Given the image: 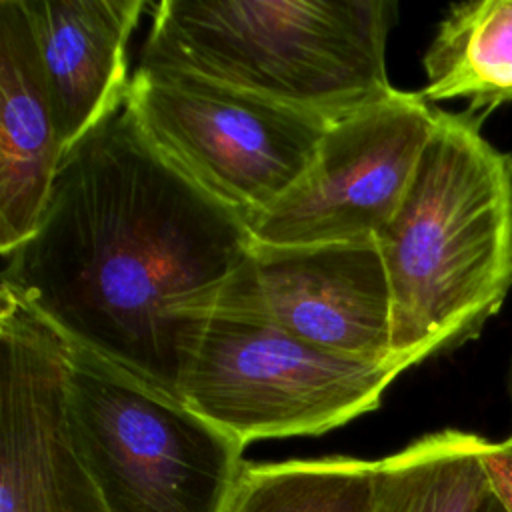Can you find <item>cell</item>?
<instances>
[{"label":"cell","instance_id":"e0dca14e","mask_svg":"<svg viewBox=\"0 0 512 512\" xmlns=\"http://www.w3.org/2000/svg\"><path fill=\"white\" fill-rule=\"evenodd\" d=\"M482 512H504V510H502V506H500V504L490 496V500L484 504Z\"/></svg>","mask_w":512,"mask_h":512},{"label":"cell","instance_id":"7a4b0ae2","mask_svg":"<svg viewBox=\"0 0 512 512\" xmlns=\"http://www.w3.org/2000/svg\"><path fill=\"white\" fill-rule=\"evenodd\" d=\"M406 370L474 338L512 286V156L476 114L440 110L412 182L376 236Z\"/></svg>","mask_w":512,"mask_h":512},{"label":"cell","instance_id":"2e32d148","mask_svg":"<svg viewBox=\"0 0 512 512\" xmlns=\"http://www.w3.org/2000/svg\"><path fill=\"white\" fill-rule=\"evenodd\" d=\"M506 394H508V400H510V406H512V358H510L508 372H506Z\"/></svg>","mask_w":512,"mask_h":512},{"label":"cell","instance_id":"ba28073f","mask_svg":"<svg viewBox=\"0 0 512 512\" xmlns=\"http://www.w3.org/2000/svg\"><path fill=\"white\" fill-rule=\"evenodd\" d=\"M212 314L272 324L342 358L396 362L390 282L376 238L252 246Z\"/></svg>","mask_w":512,"mask_h":512},{"label":"cell","instance_id":"7c38bea8","mask_svg":"<svg viewBox=\"0 0 512 512\" xmlns=\"http://www.w3.org/2000/svg\"><path fill=\"white\" fill-rule=\"evenodd\" d=\"M428 102L468 100V112L512 102V0L454 4L424 58Z\"/></svg>","mask_w":512,"mask_h":512},{"label":"cell","instance_id":"5bb4252c","mask_svg":"<svg viewBox=\"0 0 512 512\" xmlns=\"http://www.w3.org/2000/svg\"><path fill=\"white\" fill-rule=\"evenodd\" d=\"M374 464L348 456L246 462L226 512H370Z\"/></svg>","mask_w":512,"mask_h":512},{"label":"cell","instance_id":"3957f363","mask_svg":"<svg viewBox=\"0 0 512 512\" xmlns=\"http://www.w3.org/2000/svg\"><path fill=\"white\" fill-rule=\"evenodd\" d=\"M386 0H162L140 64L178 68L338 120L394 86Z\"/></svg>","mask_w":512,"mask_h":512},{"label":"cell","instance_id":"5b68a950","mask_svg":"<svg viewBox=\"0 0 512 512\" xmlns=\"http://www.w3.org/2000/svg\"><path fill=\"white\" fill-rule=\"evenodd\" d=\"M402 372L398 362L342 358L254 318L212 314L178 398L248 446L324 434L372 412Z\"/></svg>","mask_w":512,"mask_h":512},{"label":"cell","instance_id":"4fadbf2b","mask_svg":"<svg viewBox=\"0 0 512 512\" xmlns=\"http://www.w3.org/2000/svg\"><path fill=\"white\" fill-rule=\"evenodd\" d=\"M484 446L474 432L446 428L374 460L370 512H482L492 496Z\"/></svg>","mask_w":512,"mask_h":512},{"label":"cell","instance_id":"9a60e30c","mask_svg":"<svg viewBox=\"0 0 512 512\" xmlns=\"http://www.w3.org/2000/svg\"><path fill=\"white\" fill-rule=\"evenodd\" d=\"M484 470L492 498L504 512H512V434L504 440H486Z\"/></svg>","mask_w":512,"mask_h":512},{"label":"cell","instance_id":"52a82bcc","mask_svg":"<svg viewBox=\"0 0 512 512\" xmlns=\"http://www.w3.org/2000/svg\"><path fill=\"white\" fill-rule=\"evenodd\" d=\"M440 110L392 88L330 122L304 176L250 222L252 246L376 238L402 202Z\"/></svg>","mask_w":512,"mask_h":512},{"label":"cell","instance_id":"6da1fadb","mask_svg":"<svg viewBox=\"0 0 512 512\" xmlns=\"http://www.w3.org/2000/svg\"><path fill=\"white\" fill-rule=\"evenodd\" d=\"M248 224L142 134L126 104L64 152L36 230L2 284L70 342L178 398Z\"/></svg>","mask_w":512,"mask_h":512},{"label":"cell","instance_id":"8fae6325","mask_svg":"<svg viewBox=\"0 0 512 512\" xmlns=\"http://www.w3.org/2000/svg\"><path fill=\"white\" fill-rule=\"evenodd\" d=\"M52 98L20 0H0V254L38 226L62 160Z\"/></svg>","mask_w":512,"mask_h":512},{"label":"cell","instance_id":"9c48e42d","mask_svg":"<svg viewBox=\"0 0 512 512\" xmlns=\"http://www.w3.org/2000/svg\"><path fill=\"white\" fill-rule=\"evenodd\" d=\"M68 338L0 284V512H106L74 446Z\"/></svg>","mask_w":512,"mask_h":512},{"label":"cell","instance_id":"30bf717a","mask_svg":"<svg viewBox=\"0 0 512 512\" xmlns=\"http://www.w3.org/2000/svg\"><path fill=\"white\" fill-rule=\"evenodd\" d=\"M52 98L62 152L114 114L130 86L142 0H20Z\"/></svg>","mask_w":512,"mask_h":512},{"label":"cell","instance_id":"8992f818","mask_svg":"<svg viewBox=\"0 0 512 512\" xmlns=\"http://www.w3.org/2000/svg\"><path fill=\"white\" fill-rule=\"evenodd\" d=\"M124 104L150 144L248 228L304 176L334 122L148 64Z\"/></svg>","mask_w":512,"mask_h":512},{"label":"cell","instance_id":"277c9868","mask_svg":"<svg viewBox=\"0 0 512 512\" xmlns=\"http://www.w3.org/2000/svg\"><path fill=\"white\" fill-rule=\"evenodd\" d=\"M68 424L106 512H226L244 444L114 360L68 340Z\"/></svg>","mask_w":512,"mask_h":512}]
</instances>
